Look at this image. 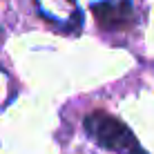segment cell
I'll use <instances>...</instances> for the list:
<instances>
[{
	"label": "cell",
	"instance_id": "obj_1",
	"mask_svg": "<svg viewBox=\"0 0 154 154\" xmlns=\"http://www.w3.org/2000/svg\"><path fill=\"white\" fill-rule=\"evenodd\" d=\"M83 125L85 132L105 150H112L116 154H147L143 152V147L134 139L130 127L105 112H94L85 116Z\"/></svg>",
	"mask_w": 154,
	"mask_h": 154
},
{
	"label": "cell",
	"instance_id": "obj_2",
	"mask_svg": "<svg viewBox=\"0 0 154 154\" xmlns=\"http://www.w3.org/2000/svg\"><path fill=\"white\" fill-rule=\"evenodd\" d=\"M92 14L96 18V25L105 31L127 29L134 23L132 0H100L92 5Z\"/></svg>",
	"mask_w": 154,
	"mask_h": 154
}]
</instances>
